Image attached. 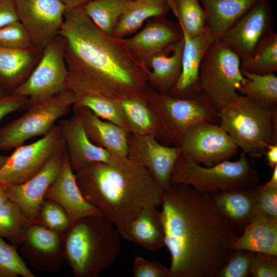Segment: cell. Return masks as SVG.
<instances>
[{"label":"cell","mask_w":277,"mask_h":277,"mask_svg":"<svg viewBox=\"0 0 277 277\" xmlns=\"http://www.w3.org/2000/svg\"><path fill=\"white\" fill-rule=\"evenodd\" d=\"M161 205L171 277H218L239 235L209 194L171 183L163 192Z\"/></svg>","instance_id":"6da1fadb"},{"label":"cell","mask_w":277,"mask_h":277,"mask_svg":"<svg viewBox=\"0 0 277 277\" xmlns=\"http://www.w3.org/2000/svg\"><path fill=\"white\" fill-rule=\"evenodd\" d=\"M58 34L65 43L66 89L76 96L94 93L118 100L146 96L145 64L131 52L126 38L103 32L83 7L67 8Z\"/></svg>","instance_id":"7a4b0ae2"},{"label":"cell","mask_w":277,"mask_h":277,"mask_svg":"<svg viewBox=\"0 0 277 277\" xmlns=\"http://www.w3.org/2000/svg\"><path fill=\"white\" fill-rule=\"evenodd\" d=\"M85 199L117 229L145 207L161 205L163 192L144 167L127 157L87 164L74 172Z\"/></svg>","instance_id":"3957f363"},{"label":"cell","mask_w":277,"mask_h":277,"mask_svg":"<svg viewBox=\"0 0 277 277\" xmlns=\"http://www.w3.org/2000/svg\"><path fill=\"white\" fill-rule=\"evenodd\" d=\"M121 237L102 214L82 218L64 234L65 260L75 276L97 277L118 256Z\"/></svg>","instance_id":"277c9868"},{"label":"cell","mask_w":277,"mask_h":277,"mask_svg":"<svg viewBox=\"0 0 277 277\" xmlns=\"http://www.w3.org/2000/svg\"><path fill=\"white\" fill-rule=\"evenodd\" d=\"M218 113L219 124L247 155L260 157L268 145L277 144L276 108L239 94Z\"/></svg>","instance_id":"5b68a950"},{"label":"cell","mask_w":277,"mask_h":277,"mask_svg":"<svg viewBox=\"0 0 277 277\" xmlns=\"http://www.w3.org/2000/svg\"><path fill=\"white\" fill-rule=\"evenodd\" d=\"M259 182L256 170L244 152L236 161H225L211 167L190 161L181 153L171 177V183L186 184L208 194L256 188Z\"/></svg>","instance_id":"8992f818"},{"label":"cell","mask_w":277,"mask_h":277,"mask_svg":"<svg viewBox=\"0 0 277 277\" xmlns=\"http://www.w3.org/2000/svg\"><path fill=\"white\" fill-rule=\"evenodd\" d=\"M146 94L160 121L164 145L179 147L184 133L195 124L219 123L218 111L203 93L194 98H179L159 93L148 85Z\"/></svg>","instance_id":"52a82bcc"},{"label":"cell","mask_w":277,"mask_h":277,"mask_svg":"<svg viewBox=\"0 0 277 277\" xmlns=\"http://www.w3.org/2000/svg\"><path fill=\"white\" fill-rule=\"evenodd\" d=\"M199 78L202 93L217 111L236 99L246 80L240 57L220 39L214 41L204 56Z\"/></svg>","instance_id":"ba28073f"},{"label":"cell","mask_w":277,"mask_h":277,"mask_svg":"<svg viewBox=\"0 0 277 277\" xmlns=\"http://www.w3.org/2000/svg\"><path fill=\"white\" fill-rule=\"evenodd\" d=\"M76 96L66 89L28 106L21 116L0 128V150L16 148L34 137L43 136L67 115Z\"/></svg>","instance_id":"9c48e42d"},{"label":"cell","mask_w":277,"mask_h":277,"mask_svg":"<svg viewBox=\"0 0 277 277\" xmlns=\"http://www.w3.org/2000/svg\"><path fill=\"white\" fill-rule=\"evenodd\" d=\"M64 48V40L58 34L43 49L27 79L10 93L28 97L30 105L66 90L68 69Z\"/></svg>","instance_id":"30bf717a"},{"label":"cell","mask_w":277,"mask_h":277,"mask_svg":"<svg viewBox=\"0 0 277 277\" xmlns=\"http://www.w3.org/2000/svg\"><path fill=\"white\" fill-rule=\"evenodd\" d=\"M57 125L36 141L15 148L0 168V183L4 187L22 184L36 174L55 153L65 148Z\"/></svg>","instance_id":"8fae6325"},{"label":"cell","mask_w":277,"mask_h":277,"mask_svg":"<svg viewBox=\"0 0 277 277\" xmlns=\"http://www.w3.org/2000/svg\"><path fill=\"white\" fill-rule=\"evenodd\" d=\"M179 147L182 155L206 167L229 160L239 149L219 124L209 122L200 123L188 129Z\"/></svg>","instance_id":"7c38bea8"},{"label":"cell","mask_w":277,"mask_h":277,"mask_svg":"<svg viewBox=\"0 0 277 277\" xmlns=\"http://www.w3.org/2000/svg\"><path fill=\"white\" fill-rule=\"evenodd\" d=\"M18 21L43 49L58 35L67 7L60 0H14Z\"/></svg>","instance_id":"4fadbf2b"},{"label":"cell","mask_w":277,"mask_h":277,"mask_svg":"<svg viewBox=\"0 0 277 277\" xmlns=\"http://www.w3.org/2000/svg\"><path fill=\"white\" fill-rule=\"evenodd\" d=\"M127 157L146 168L164 192L171 184L180 147L164 145L152 136L132 133H127Z\"/></svg>","instance_id":"5bb4252c"},{"label":"cell","mask_w":277,"mask_h":277,"mask_svg":"<svg viewBox=\"0 0 277 277\" xmlns=\"http://www.w3.org/2000/svg\"><path fill=\"white\" fill-rule=\"evenodd\" d=\"M274 17L269 0H260L220 40L241 60L251 56L262 38L273 30Z\"/></svg>","instance_id":"9a60e30c"},{"label":"cell","mask_w":277,"mask_h":277,"mask_svg":"<svg viewBox=\"0 0 277 277\" xmlns=\"http://www.w3.org/2000/svg\"><path fill=\"white\" fill-rule=\"evenodd\" d=\"M66 152L65 147L26 182L5 187L8 200L16 204L24 215L35 223L48 189L60 173Z\"/></svg>","instance_id":"2e32d148"},{"label":"cell","mask_w":277,"mask_h":277,"mask_svg":"<svg viewBox=\"0 0 277 277\" xmlns=\"http://www.w3.org/2000/svg\"><path fill=\"white\" fill-rule=\"evenodd\" d=\"M64 234L32 224L21 246V252L29 264L41 271H56L65 260Z\"/></svg>","instance_id":"e0dca14e"},{"label":"cell","mask_w":277,"mask_h":277,"mask_svg":"<svg viewBox=\"0 0 277 277\" xmlns=\"http://www.w3.org/2000/svg\"><path fill=\"white\" fill-rule=\"evenodd\" d=\"M182 32L184 44L181 72L177 82L167 94L192 98L202 93L200 67L204 56L214 39L207 27L204 32L195 36H191L183 30Z\"/></svg>","instance_id":"ac0fdd59"},{"label":"cell","mask_w":277,"mask_h":277,"mask_svg":"<svg viewBox=\"0 0 277 277\" xmlns=\"http://www.w3.org/2000/svg\"><path fill=\"white\" fill-rule=\"evenodd\" d=\"M146 22L140 31L126 38L131 52L145 64L153 54L183 37L179 23L169 20L166 16L153 17Z\"/></svg>","instance_id":"d6986e66"},{"label":"cell","mask_w":277,"mask_h":277,"mask_svg":"<svg viewBox=\"0 0 277 277\" xmlns=\"http://www.w3.org/2000/svg\"><path fill=\"white\" fill-rule=\"evenodd\" d=\"M57 125L62 133L74 172L92 163L109 162L114 157L108 150L94 144L88 138L77 113L73 112L70 117L60 120Z\"/></svg>","instance_id":"ffe728a7"},{"label":"cell","mask_w":277,"mask_h":277,"mask_svg":"<svg viewBox=\"0 0 277 277\" xmlns=\"http://www.w3.org/2000/svg\"><path fill=\"white\" fill-rule=\"evenodd\" d=\"M45 199L59 204L67 213L71 224L84 217L101 214L84 197L70 164L67 151L62 169L54 182L48 189Z\"/></svg>","instance_id":"44dd1931"},{"label":"cell","mask_w":277,"mask_h":277,"mask_svg":"<svg viewBox=\"0 0 277 277\" xmlns=\"http://www.w3.org/2000/svg\"><path fill=\"white\" fill-rule=\"evenodd\" d=\"M256 188L209 194L215 208L236 231L243 230L256 215Z\"/></svg>","instance_id":"7402d4cb"},{"label":"cell","mask_w":277,"mask_h":277,"mask_svg":"<svg viewBox=\"0 0 277 277\" xmlns=\"http://www.w3.org/2000/svg\"><path fill=\"white\" fill-rule=\"evenodd\" d=\"M72 108L80 117L87 136L94 144L114 156L127 157V133L123 129L100 118L86 107L73 105Z\"/></svg>","instance_id":"603a6c76"},{"label":"cell","mask_w":277,"mask_h":277,"mask_svg":"<svg viewBox=\"0 0 277 277\" xmlns=\"http://www.w3.org/2000/svg\"><path fill=\"white\" fill-rule=\"evenodd\" d=\"M184 40L183 38L150 57L145 63L148 85L157 92L168 94L180 76Z\"/></svg>","instance_id":"cb8c5ba5"},{"label":"cell","mask_w":277,"mask_h":277,"mask_svg":"<svg viewBox=\"0 0 277 277\" xmlns=\"http://www.w3.org/2000/svg\"><path fill=\"white\" fill-rule=\"evenodd\" d=\"M157 208H144L126 227L117 230L121 236L149 251L162 248L164 233L161 211Z\"/></svg>","instance_id":"d4e9b609"},{"label":"cell","mask_w":277,"mask_h":277,"mask_svg":"<svg viewBox=\"0 0 277 277\" xmlns=\"http://www.w3.org/2000/svg\"><path fill=\"white\" fill-rule=\"evenodd\" d=\"M43 49L35 46L15 49L0 47V87L8 93L28 77L38 61Z\"/></svg>","instance_id":"484cf974"},{"label":"cell","mask_w":277,"mask_h":277,"mask_svg":"<svg viewBox=\"0 0 277 277\" xmlns=\"http://www.w3.org/2000/svg\"><path fill=\"white\" fill-rule=\"evenodd\" d=\"M260 0H199L206 16L207 27L214 41L227 31Z\"/></svg>","instance_id":"4316f807"},{"label":"cell","mask_w":277,"mask_h":277,"mask_svg":"<svg viewBox=\"0 0 277 277\" xmlns=\"http://www.w3.org/2000/svg\"><path fill=\"white\" fill-rule=\"evenodd\" d=\"M232 245L234 250H244L277 256V220L256 214Z\"/></svg>","instance_id":"83f0119b"},{"label":"cell","mask_w":277,"mask_h":277,"mask_svg":"<svg viewBox=\"0 0 277 277\" xmlns=\"http://www.w3.org/2000/svg\"><path fill=\"white\" fill-rule=\"evenodd\" d=\"M117 101L126 122L128 133L150 135L161 141V122L149 105L147 94L145 97H128Z\"/></svg>","instance_id":"f1b7e54d"},{"label":"cell","mask_w":277,"mask_h":277,"mask_svg":"<svg viewBox=\"0 0 277 277\" xmlns=\"http://www.w3.org/2000/svg\"><path fill=\"white\" fill-rule=\"evenodd\" d=\"M169 10L167 0H131L121 16L113 36L126 38L135 33L148 19L166 16Z\"/></svg>","instance_id":"f546056e"},{"label":"cell","mask_w":277,"mask_h":277,"mask_svg":"<svg viewBox=\"0 0 277 277\" xmlns=\"http://www.w3.org/2000/svg\"><path fill=\"white\" fill-rule=\"evenodd\" d=\"M131 0H90L83 7L91 21L105 33L113 35Z\"/></svg>","instance_id":"4dcf8cb0"},{"label":"cell","mask_w":277,"mask_h":277,"mask_svg":"<svg viewBox=\"0 0 277 277\" xmlns=\"http://www.w3.org/2000/svg\"><path fill=\"white\" fill-rule=\"evenodd\" d=\"M242 70L257 74L277 71V33L273 30L261 40L252 55L241 60Z\"/></svg>","instance_id":"1f68e13d"},{"label":"cell","mask_w":277,"mask_h":277,"mask_svg":"<svg viewBox=\"0 0 277 277\" xmlns=\"http://www.w3.org/2000/svg\"><path fill=\"white\" fill-rule=\"evenodd\" d=\"M246 80L238 92L251 97L271 109L276 108L277 76L274 73L257 74L241 70Z\"/></svg>","instance_id":"d6a6232c"},{"label":"cell","mask_w":277,"mask_h":277,"mask_svg":"<svg viewBox=\"0 0 277 277\" xmlns=\"http://www.w3.org/2000/svg\"><path fill=\"white\" fill-rule=\"evenodd\" d=\"M33 223L13 202L9 200L0 206V237L6 239L17 248L21 245L28 228Z\"/></svg>","instance_id":"836d02e7"},{"label":"cell","mask_w":277,"mask_h":277,"mask_svg":"<svg viewBox=\"0 0 277 277\" xmlns=\"http://www.w3.org/2000/svg\"><path fill=\"white\" fill-rule=\"evenodd\" d=\"M167 1L182 30L191 36L200 35L206 30V16L199 0Z\"/></svg>","instance_id":"e575fe53"},{"label":"cell","mask_w":277,"mask_h":277,"mask_svg":"<svg viewBox=\"0 0 277 277\" xmlns=\"http://www.w3.org/2000/svg\"><path fill=\"white\" fill-rule=\"evenodd\" d=\"M73 105L88 108L100 118L118 126L128 133L126 122L117 100L97 94L88 93L76 96V102Z\"/></svg>","instance_id":"d590c367"},{"label":"cell","mask_w":277,"mask_h":277,"mask_svg":"<svg viewBox=\"0 0 277 277\" xmlns=\"http://www.w3.org/2000/svg\"><path fill=\"white\" fill-rule=\"evenodd\" d=\"M17 248L0 237V277H34Z\"/></svg>","instance_id":"8d00e7d4"},{"label":"cell","mask_w":277,"mask_h":277,"mask_svg":"<svg viewBox=\"0 0 277 277\" xmlns=\"http://www.w3.org/2000/svg\"><path fill=\"white\" fill-rule=\"evenodd\" d=\"M35 223L62 234H64L71 225L65 210L57 202L49 199H44Z\"/></svg>","instance_id":"74e56055"},{"label":"cell","mask_w":277,"mask_h":277,"mask_svg":"<svg viewBox=\"0 0 277 277\" xmlns=\"http://www.w3.org/2000/svg\"><path fill=\"white\" fill-rule=\"evenodd\" d=\"M33 46L28 32L19 21L0 28V47L23 49Z\"/></svg>","instance_id":"f35d334b"},{"label":"cell","mask_w":277,"mask_h":277,"mask_svg":"<svg viewBox=\"0 0 277 277\" xmlns=\"http://www.w3.org/2000/svg\"><path fill=\"white\" fill-rule=\"evenodd\" d=\"M251 252L234 250L218 277H247L250 274Z\"/></svg>","instance_id":"ab89813d"},{"label":"cell","mask_w":277,"mask_h":277,"mask_svg":"<svg viewBox=\"0 0 277 277\" xmlns=\"http://www.w3.org/2000/svg\"><path fill=\"white\" fill-rule=\"evenodd\" d=\"M256 214L277 220V188L256 189Z\"/></svg>","instance_id":"60d3db41"},{"label":"cell","mask_w":277,"mask_h":277,"mask_svg":"<svg viewBox=\"0 0 277 277\" xmlns=\"http://www.w3.org/2000/svg\"><path fill=\"white\" fill-rule=\"evenodd\" d=\"M250 274L253 277H276V256L251 252Z\"/></svg>","instance_id":"b9f144b4"},{"label":"cell","mask_w":277,"mask_h":277,"mask_svg":"<svg viewBox=\"0 0 277 277\" xmlns=\"http://www.w3.org/2000/svg\"><path fill=\"white\" fill-rule=\"evenodd\" d=\"M134 277H171L169 268L159 262L150 261L136 256L132 267Z\"/></svg>","instance_id":"7bdbcfd3"},{"label":"cell","mask_w":277,"mask_h":277,"mask_svg":"<svg viewBox=\"0 0 277 277\" xmlns=\"http://www.w3.org/2000/svg\"><path fill=\"white\" fill-rule=\"evenodd\" d=\"M29 103V98L24 95L9 93L0 96V121L6 115L28 107Z\"/></svg>","instance_id":"ee69618b"},{"label":"cell","mask_w":277,"mask_h":277,"mask_svg":"<svg viewBox=\"0 0 277 277\" xmlns=\"http://www.w3.org/2000/svg\"><path fill=\"white\" fill-rule=\"evenodd\" d=\"M18 21L14 0H0V28Z\"/></svg>","instance_id":"f6af8a7d"},{"label":"cell","mask_w":277,"mask_h":277,"mask_svg":"<svg viewBox=\"0 0 277 277\" xmlns=\"http://www.w3.org/2000/svg\"><path fill=\"white\" fill-rule=\"evenodd\" d=\"M267 165L271 168L277 165V144L268 145L265 152Z\"/></svg>","instance_id":"bcb514c9"},{"label":"cell","mask_w":277,"mask_h":277,"mask_svg":"<svg viewBox=\"0 0 277 277\" xmlns=\"http://www.w3.org/2000/svg\"><path fill=\"white\" fill-rule=\"evenodd\" d=\"M260 186L263 188H277V165L273 168L272 173L270 180Z\"/></svg>","instance_id":"7dc6e473"},{"label":"cell","mask_w":277,"mask_h":277,"mask_svg":"<svg viewBox=\"0 0 277 277\" xmlns=\"http://www.w3.org/2000/svg\"><path fill=\"white\" fill-rule=\"evenodd\" d=\"M67 8L83 7L90 0H60Z\"/></svg>","instance_id":"c3c4849f"},{"label":"cell","mask_w":277,"mask_h":277,"mask_svg":"<svg viewBox=\"0 0 277 277\" xmlns=\"http://www.w3.org/2000/svg\"><path fill=\"white\" fill-rule=\"evenodd\" d=\"M9 201L5 187L0 183V206Z\"/></svg>","instance_id":"681fc988"},{"label":"cell","mask_w":277,"mask_h":277,"mask_svg":"<svg viewBox=\"0 0 277 277\" xmlns=\"http://www.w3.org/2000/svg\"><path fill=\"white\" fill-rule=\"evenodd\" d=\"M8 157L9 156L3 155L0 154V168L6 163Z\"/></svg>","instance_id":"f907efd6"},{"label":"cell","mask_w":277,"mask_h":277,"mask_svg":"<svg viewBox=\"0 0 277 277\" xmlns=\"http://www.w3.org/2000/svg\"><path fill=\"white\" fill-rule=\"evenodd\" d=\"M8 94H9L8 92H7L6 91H5L0 87V96H4Z\"/></svg>","instance_id":"816d5d0a"}]
</instances>
